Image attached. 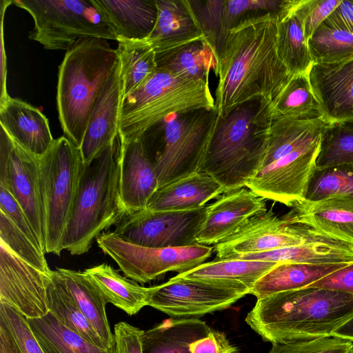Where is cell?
I'll list each match as a JSON object with an SVG mask.
<instances>
[{
    "label": "cell",
    "instance_id": "cell-18",
    "mask_svg": "<svg viewBox=\"0 0 353 353\" xmlns=\"http://www.w3.org/2000/svg\"><path fill=\"white\" fill-rule=\"evenodd\" d=\"M267 210L265 199L248 188L227 192L208 204L198 244L215 245L252 216Z\"/></svg>",
    "mask_w": 353,
    "mask_h": 353
},
{
    "label": "cell",
    "instance_id": "cell-25",
    "mask_svg": "<svg viewBox=\"0 0 353 353\" xmlns=\"http://www.w3.org/2000/svg\"><path fill=\"white\" fill-rule=\"evenodd\" d=\"M223 193V187L212 176L198 172L158 188L146 209L154 212L197 209Z\"/></svg>",
    "mask_w": 353,
    "mask_h": 353
},
{
    "label": "cell",
    "instance_id": "cell-21",
    "mask_svg": "<svg viewBox=\"0 0 353 353\" xmlns=\"http://www.w3.org/2000/svg\"><path fill=\"white\" fill-rule=\"evenodd\" d=\"M158 188L154 165L142 139L122 142L120 193L126 214L146 209Z\"/></svg>",
    "mask_w": 353,
    "mask_h": 353
},
{
    "label": "cell",
    "instance_id": "cell-3",
    "mask_svg": "<svg viewBox=\"0 0 353 353\" xmlns=\"http://www.w3.org/2000/svg\"><path fill=\"white\" fill-rule=\"evenodd\" d=\"M270 103L256 98L219 117L199 172L212 176L225 192L245 187L259 170L272 120Z\"/></svg>",
    "mask_w": 353,
    "mask_h": 353
},
{
    "label": "cell",
    "instance_id": "cell-29",
    "mask_svg": "<svg viewBox=\"0 0 353 353\" xmlns=\"http://www.w3.org/2000/svg\"><path fill=\"white\" fill-rule=\"evenodd\" d=\"M57 272L63 281L74 302L92 324L108 349L115 346L106 314L108 303L103 296L87 276L84 271L57 268Z\"/></svg>",
    "mask_w": 353,
    "mask_h": 353
},
{
    "label": "cell",
    "instance_id": "cell-49",
    "mask_svg": "<svg viewBox=\"0 0 353 353\" xmlns=\"http://www.w3.org/2000/svg\"><path fill=\"white\" fill-rule=\"evenodd\" d=\"M307 288H318L353 294V261L312 283Z\"/></svg>",
    "mask_w": 353,
    "mask_h": 353
},
{
    "label": "cell",
    "instance_id": "cell-31",
    "mask_svg": "<svg viewBox=\"0 0 353 353\" xmlns=\"http://www.w3.org/2000/svg\"><path fill=\"white\" fill-rule=\"evenodd\" d=\"M107 303L122 310L129 316L148 306L149 288L121 276L108 263H101L84 270Z\"/></svg>",
    "mask_w": 353,
    "mask_h": 353
},
{
    "label": "cell",
    "instance_id": "cell-32",
    "mask_svg": "<svg viewBox=\"0 0 353 353\" xmlns=\"http://www.w3.org/2000/svg\"><path fill=\"white\" fill-rule=\"evenodd\" d=\"M298 0L277 17L276 51L290 75L308 72L313 64L303 26L295 12Z\"/></svg>",
    "mask_w": 353,
    "mask_h": 353
},
{
    "label": "cell",
    "instance_id": "cell-7",
    "mask_svg": "<svg viewBox=\"0 0 353 353\" xmlns=\"http://www.w3.org/2000/svg\"><path fill=\"white\" fill-rule=\"evenodd\" d=\"M219 117L215 108L173 114L145 133L157 141L151 160L159 188L199 172Z\"/></svg>",
    "mask_w": 353,
    "mask_h": 353
},
{
    "label": "cell",
    "instance_id": "cell-35",
    "mask_svg": "<svg viewBox=\"0 0 353 353\" xmlns=\"http://www.w3.org/2000/svg\"><path fill=\"white\" fill-rule=\"evenodd\" d=\"M47 290L49 312L69 330L90 343L108 349L87 318L80 310L56 270L51 271Z\"/></svg>",
    "mask_w": 353,
    "mask_h": 353
},
{
    "label": "cell",
    "instance_id": "cell-48",
    "mask_svg": "<svg viewBox=\"0 0 353 353\" xmlns=\"http://www.w3.org/2000/svg\"><path fill=\"white\" fill-rule=\"evenodd\" d=\"M239 349L232 344L225 332L211 330L209 333L190 345V353H237Z\"/></svg>",
    "mask_w": 353,
    "mask_h": 353
},
{
    "label": "cell",
    "instance_id": "cell-30",
    "mask_svg": "<svg viewBox=\"0 0 353 353\" xmlns=\"http://www.w3.org/2000/svg\"><path fill=\"white\" fill-rule=\"evenodd\" d=\"M155 56L157 68L190 80L209 83L211 70L217 72L216 55L205 38Z\"/></svg>",
    "mask_w": 353,
    "mask_h": 353
},
{
    "label": "cell",
    "instance_id": "cell-27",
    "mask_svg": "<svg viewBox=\"0 0 353 353\" xmlns=\"http://www.w3.org/2000/svg\"><path fill=\"white\" fill-rule=\"evenodd\" d=\"M212 330L198 318L170 317L141 336L143 353H190V345Z\"/></svg>",
    "mask_w": 353,
    "mask_h": 353
},
{
    "label": "cell",
    "instance_id": "cell-37",
    "mask_svg": "<svg viewBox=\"0 0 353 353\" xmlns=\"http://www.w3.org/2000/svg\"><path fill=\"white\" fill-rule=\"evenodd\" d=\"M123 83V97L141 86L157 69L154 51L143 41H118L117 48Z\"/></svg>",
    "mask_w": 353,
    "mask_h": 353
},
{
    "label": "cell",
    "instance_id": "cell-14",
    "mask_svg": "<svg viewBox=\"0 0 353 353\" xmlns=\"http://www.w3.org/2000/svg\"><path fill=\"white\" fill-rule=\"evenodd\" d=\"M330 241L336 240L304 225L285 224L270 208L252 216L234 232L215 244V260Z\"/></svg>",
    "mask_w": 353,
    "mask_h": 353
},
{
    "label": "cell",
    "instance_id": "cell-43",
    "mask_svg": "<svg viewBox=\"0 0 353 353\" xmlns=\"http://www.w3.org/2000/svg\"><path fill=\"white\" fill-rule=\"evenodd\" d=\"M0 241L14 253L41 272L49 274L45 252L29 239L3 212L0 211Z\"/></svg>",
    "mask_w": 353,
    "mask_h": 353
},
{
    "label": "cell",
    "instance_id": "cell-34",
    "mask_svg": "<svg viewBox=\"0 0 353 353\" xmlns=\"http://www.w3.org/2000/svg\"><path fill=\"white\" fill-rule=\"evenodd\" d=\"M270 113L272 119L325 118L312 90L309 72L291 76L277 97L270 103Z\"/></svg>",
    "mask_w": 353,
    "mask_h": 353
},
{
    "label": "cell",
    "instance_id": "cell-44",
    "mask_svg": "<svg viewBox=\"0 0 353 353\" xmlns=\"http://www.w3.org/2000/svg\"><path fill=\"white\" fill-rule=\"evenodd\" d=\"M269 353H353V343L332 336L309 341L272 343Z\"/></svg>",
    "mask_w": 353,
    "mask_h": 353
},
{
    "label": "cell",
    "instance_id": "cell-52",
    "mask_svg": "<svg viewBox=\"0 0 353 353\" xmlns=\"http://www.w3.org/2000/svg\"><path fill=\"white\" fill-rule=\"evenodd\" d=\"M349 340L353 343V316L340 326L332 334Z\"/></svg>",
    "mask_w": 353,
    "mask_h": 353
},
{
    "label": "cell",
    "instance_id": "cell-4",
    "mask_svg": "<svg viewBox=\"0 0 353 353\" xmlns=\"http://www.w3.org/2000/svg\"><path fill=\"white\" fill-rule=\"evenodd\" d=\"M122 140L119 133L90 163L83 164L61 249L72 255L88 252L104 231L125 214L120 193Z\"/></svg>",
    "mask_w": 353,
    "mask_h": 353
},
{
    "label": "cell",
    "instance_id": "cell-51",
    "mask_svg": "<svg viewBox=\"0 0 353 353\" xmlns=\"http://www.w3.org/2000/svg\"><path fill=\"white\" fill-rule=\"evenodd\" d=\"M11 4L10 1H1V97L0 100L7 98L9 94L6 89V52L4 51L3 45V13L6 10L7 7Z\"/></svg>",
    "mask_w": 353,
    "mask_h": 353
},
{
    "label": "cell",
    "instance_id": "cell-38",
    "mask_svg": "<svg viewBox=\"0 0 353 353\" xmlns=\"http://www.w3.org/2000/svg\"><path fill=\"white\" fill-rule=\"evenodd\" d=\"M353 199V163L315 168L307 182L304 200Z\"/></svg>",
    "mask_w": 353,
    "mask_h": 353
},
{
    "label": "cell",
    "instance_id": "cell-41",
    "mask_svg": "<svg viewBox=\"0 0 353 353\" xmlns=\"http://www.w3.org/2000/svg\"><path fill=\"white\" fill-rule=\"evenodd\" d=\"M353 163V119L330 124L324 130L316 168Z\"/></svg>",
    "mask_w": 353,
    "mask_h": 353
},
{
    "label": "cell",
    "instance_id": "cell-23",
    "mask_svg": "<svg viewBox=\"0 0 353 353\" xmlns=\"http://www.w3.org/2000/svg\"><path fill=\"white\" fill-rule=\"evenodd\" d=\"M157 18L145 40L155 52H163L204 39L188 0H155Z\"/></svg>",
    "mask_w": 353,
    "mask_h": 353
},
{
    "label": "cell",
    "instance_id": "cell-1",
    "mask_svg": "<svg viewBox=\"0 0 353 353\" xmlns=\"http://www.w3.org/2000/svg\"><path fill=\"white\" fill-rule=\"evenodd\" d=\"M277 17L250 19L229 32L216 74L214 105L220 117L256 98L272 102L291 77L276 51Z\"/></svg>",
    "mask_w": 353,
    "mask_h": 353
},
{
    "label": "cell",
    "instance_id": "cell-9",
    "mask_svg": "<svg viewBox=\"0 0 353 353\" xmlns=\"http://www.w3.org/2000/svg\"><path fill=\"white\" fill-rule=\"evenodd\" d=\"M83 165L80 149L64 135L39 157L46 212V253L59 256L61 242L78 187Z\"/></svg>",
    "mask_w": 353,
    "mask_h": 353
},
{
    "label": "cell",
    "instance_id": "cell-26",
    "mask_svg": "<svg viewBox=\"0 0 353 353\" xmlns=\"http://www.w3.org/2000/svg\"><path fill=\"white\" fill-rule=\"evenodd\" d=\"M330 124L331 123L325 118L272 119L265 155L259 168L321 138Z\"/></svg>",
    "mask_w": 353,
    "mask_h": 353
},
{
    "label": "cell",
    "instance_id": "cell-8",
    "mask_svg": "<svg viewBox=\"0 0 353 353\" xmlns=\"http://www.w3.org/2000/svg\"><path fill=\"white\" fill-rule=\"evenodd\" d=\"M34 21L29 39L46 50H68L85 38L115 40L92 0H14Z\"/></svg>",
    "mask_w": 353,
    "mask_h": 353
},
{
    "label": "cell",
    "instance_id": "cell-46",
    "mask_svg": "<svg viewBox=\"0 0 353 353\" xmlns=\"http://www.w3.org/2000/svg\"><path fill=\"white\" fill-rule=\"evenodd\" d=\"M0 211L6 214L14 225L43 251L37 236L23 210L14 196L1 185H0Z\"/></svg>",
    "mask_w": 353,
    "mask_h": 353
},
{
    "label": "cell",
    "instance_id": "cell-17",
    "mask_svg": "<svg viewBox=\"0 0 353 353\" xmlns=\"http://www.w3.org/2000/svg\"><path fill=\"white\" fill-rule=\"evenodd\" d=\"M123 83L118 59L93 105L85 133L79 148L83 164L90 163L119 134Z\"/></svg>",
    "mask_w": 353,
    "mask_h": 353
},
{
    "label": "cell",
    "instance_id": "cell-40",
    "mask_svg": "<svg viewBox=\"0 0 353 353\" xmlns=\"http://www.w3.org/2000/svg\"><path fill=\"white\" fill-rule=\"evenodd\" d=\"M314 63H333L353 57V33L323 22L307 41Z\"/></svg>",
    "mask_w": 353,
    "mask_h": 353
},
{
    "label": "cell",
    "instance_id": "cell-24",
    "mask_svg": "<svg viewBox=\"0 0 353 353\" xmlns=\"http://www.w3.org/2000/svg\"><path fill=\"white\" fill-rule=\"evenodd\" d=\"M117 41L145 40L157 18L155 0H92Z\"/></svg>",
    "mask_w": 353,
    "mask_h": 353
},
{
    "label": "cell",
    "instance_id": "cell-19",
    "mask_svg": "<svg viewBox=\"0 0 353 353\" xmlns=\"http://www.w3.org/2000/svg\"><path fill=\"white\" fill-rule=\"evenodd\" d=\"M309 79L327 121L353 119V57L333 63H313Z\"/></svg>",
    "mask_w": 353,
    "mask_h": 353
},
{
    "label": "cell",
    "instance_id": "cell-45",
    "mask_svg": "<svg viewBox=\"0 0 353 353\" xmlns=\"http://www.w3.org/2000/svg\"><path fill=\"white\" fill-rule=\"evenodd\" d=\"M341 0H298L295 12L303 26L307 41Z\"/></svg>",
    "mask_w": 353,
    "mask_h": 353
},
{
    "label": "cell",
    "instance_id": "cell-16",
    "mask_svg": "<svg viewBox=\"0 0 353 353\" xmlns=\"http://www.w3.org/2000/svg\"><path fill=\"white\" fill-rule=\"evenodd\" d=\"M50 274L31 265L0 241V303L28 319L45 316L49 312L47 290Z\"/></svg>",
    "mask_w": 353,
    "mask_h": 353
},
{
    "label": "cell",
    "instance_id": "cell-28",
    "mask_svg": "<svg viewBox=\"0 0 353 353\" xmlns=\"http://www.w3.org/2000/svg\"><path fill=\"white\" fill-rule=\"evenodd\" d=\"M350 262L279 263L256 282L250 294L258 299L279 292L305 288Z\"/></svg>",
    "mask_w": 353,
    "mask_h": 353
},
{
    "label": "cell",
    "instance_id": "cell-20",
    "mask_svg": "<svg viewBox=\"0 0 353 353\" xmlns=\"http://www.w3.org/2000/svg\"><path fill=\"white\" fill-rule=\"evenodd\" d=\"M285 224H301L353 247V199L330 198L294 203L281 217Z\"/></svg>",
    "mask_w": 353,
    "mask_h": 353
},
{
    "label": "cell",
    "instance_id": "cell-22",
    "mask_svg": "<svg viewBox=\"0 0 353 353\" xmlns=\"http://www.w3.org/2000/svg\"><path fill=\"white\" fill-rule=\"evenodd\" d=\"M0 125L17 144L39 157L54 141L46 117L30 103L10 96L0 100Z\"/></svg>",
    "mask_w": 353,
    "mask_h": 353
},
{
    "label": "cell",
    "instance_id": "cell-6",
    "mask_svg": "<svg viewBox=\"0 0 353 353\" xmlns=\"http://www.w3.org/2000/svg\"><path fill=\"white\" fill-rule=\"evenodd\" d=\"M214 108L208 83L157 68L141 86L123 97L119 133L123 143L137 141L168 116Z\"/></svg>",
    "mask_w": 353,
    "mask_h": 353
},
{
    "label": "cell",
    "instance_id": "cell-33",
    "mask_svg": "<svg viewBox=\"0 0 353 353\" xmlns=\"http://www.w3.org/2000/svg\"><path fill=\"white\" fill-rule=\"evenodd\" d=\"M27 321L43 353H117L116 345L105 349L90 343L65 327L50 312Z\"/></svg>",
    "mask_w": 353,
    "mask_h": 353
},
{
    "label": "cell",
    "instance_id": "cell-5",
    "mask_svg": "<svg viewBox=\"0 0 353 353\" xmlns=\"http://www.w3.org/2000/svg\"><path fill=\"white\" fill-rule=\"evenodd\" d=\"M118 59L106 39L85 38L66 51L59 66V120L64 136L79 148L95 100Z\"/></svg>",
    "mask_w": 353,
    "mask_h": 353
},
{
    "label": "cell",
    "instance_id": "cell-11",
    "mask_svg": "<svg viewBox=\"0 0 353 353\" xmlns=\"http://www.w3.org/2000/svg\"><path fill=\"white\" fill-rule=\"evenodd\" d=\"M250 292L248 286L236 281L175 276L149 288L148 305L170 317L198 318L230 307Z\"/></svg>",
    "mask_w": 353,
    "mask_h": 353
},
{
    "label": "cell",
    "instance_id": "cell-13",
    "mask_svg": "<svg viewBox=\"0 0 353 353\" xmlns=\"http://www.w3.org/2000/svg\"><path fill=\"white\" fill-rule=\"evenodd\" d=\"M0 185L23 210L46 253V222L39 157L17 144L0 127Z\"/></svg>",
    "mask_w": 353,
    "mask_h": 353
},
{
    "label": "cell",
    "instance_id": "cell-39",
    "mask_svg": "<svg viewBox=\"0 0 353 353\" xmlns=\"http://www.w3.org/2000/svg\"><path fill=\"white\" fill-rule=\"evenodd\" d=\"M0 353H43L27 319L0 303Z\"/></svg>",
    "mask_w": 353,
    "mask_h": 353
},
{
    "label": "cell",
    "instance_id": "cell-2",
    "mask_svg": "<svg viewBox=\"0 0 353 353\" xmlns=\"http://www.w3.org/2000/svg\"><path fill=\"white\" fill-rule=\"evenodd\" d=\"M353 316V294L305 288L258 299L245 318L264 341L271 343L332 336Z\"/></svg>",
    "mask_w": 353,
    "mask_h": 353
},
{
    "label": "cell",
    "instance_id": "cell-47",
    "mask_svg": "<svg viewBox=\"0 0 353 353\" xmlns=\"http://www.w3.org/2000/svg\"><path fill=\"white\" fill-rule=\"evenodd\" d=\"M113 332L117 353H143V330L125 321H121L114 325Z\"/></svg>",
    "mask_w": 353,
    "mask_h": 353
},
{
    "label": "cell",
    "instance_id": "cell-10",
    "mask_svg": "<svg viewBox=\"0 0 353 353\" xmlns=\"http://www.w3.org/2000/svg\"><path fill=\"white\" fill-rule=\"evenodd\" d=\"M98 247L110 256L124 276L146 283L168 272L181 274L204 263L212 247L194 244L178 248H149L125 241L113 231L104 232L96 239Z\"/></svg>",
    "mask_w": 353,
    "mask_h": 353
},
{
    "label": "cell",
    "instance_id": "cell-15",
    "mask_svg": "<svg viewBox=\"0 0 353 353\" xmlns=\"http://www.w3.org/2000/svg\"><path fill=\"white\" fill-rule=\"evenodd\" d=\"M321 138L260 168L245 187L264 199L290 208L304 200L307 182L316 168Z\"/></svg>",
    "mask_w": 353,
    "mask_h": 353
},
{
    "label": "cell",
    "instance_id": "cell-42",
    "mask_svg": "<svg viewBox=\"0 0 353 353\" xmlns=\"http://www.w3.org/2000/svg\"><path fill=\"white\" fill-rule=\"evenodd\" d=\"M292 0H223L222 29L226 38L229 32L240 23L272 14L280 15Z\"/></svg>",
    "mask_w": 353,
    "mask_h": 353
},
{
    "label": "cell",
    "instance_id": "cell-50",
    "mask_svg": "<svg viewBox=\"0 0 353 353\" xmlns=\"http://www.w3.org/2000/svg\"><path fill=\"white\" fill-rule=\"evenodd\" d=\"M323 22L353 33V1L342 0Z\"/></svg>",
    "mask_w": 353,
    "mask_h": 353
},
{
    "label": "cell",
    "instance_id": "cell-12",
    "mask_svg": "<svg viewBox=\"0 0 353 353\" xmlns=\"http://www.w3.org/2000/svg\"><path fill=\"white\" fill-rule=\"evenodd\" d=\"M208 204L184 211L148 209L125 214L113 232L123 240L149 248H178L196 244Z\"/></svg>",
    "mask_w": 353,
    "mask_h": 353
},
{
    "label": "cell",
    "instance_id": "cell-36",
    "mask_svg": "<svg viewBox=\"0 0 353 353\" xmlns=\"http://www.w3.org/2000/svg\"><path fill=\"white\" fill-rule=\"evenodd\" d=\"M277 264L279 263L253 260H214L203 263L176 276L185 279L236 281L251 290L261 277Z\"/></svg>",
    "mask_w": 353,
    "mask_h": 353
}]
</instances>
